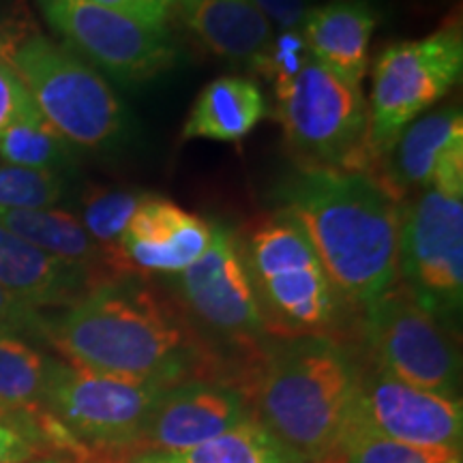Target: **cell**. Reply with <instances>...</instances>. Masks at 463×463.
<instances>
[{"instance_id": "12", "label": "cell", "mask_w": 463, "mask_h": 463, "mask_svg": "<svg viewBox=\"0 0 463 463\" xmlns=\"http://www.w3.org/2000/svg\"><path fill=\"white\" fill-rule=\"evenodd\" d=\"M45 20L116 82L142 84L174 65L167 31H155L92 0H39Z\"/></svg>"}, {"instance_id": "8", "label": "cell", "mask_w": 463, "mask_h": 463, "mask_svg": "<svg viewBox=\"0 0 463 463\" xmlns=\"http://www.w3.org/2000/svg\"><path fill=\"white\" fill-rule=\"evenodd\" d=\"M463 73L461 28L450 24L375 58L369 95V157H386L410 123L447 97Z\"/></svg>"}, {"instance_id": "16", "label": "cell", "mask_w": 463, "mask_h": 463, "mask_svg": "<svg viewBox=\"0 0 463 463\" xmlns=\"http://www.w3.org/2000/svg\"><path fill=\"white\" fill-rule=\"evenodd\" d=\"M389 189H433L463 198V114L457 106L422 114L397 137Z\"/></svg>"}, {"instance_id": "9", "label": "cell", "mask_w": 463, "mask_h": 463, "mask_svg": "<svg viewBox=\"0 0 463 463\" xmlns=\"http://www.w3.org/2000/svg\"><path fill=\"white\" fill-rule=\"evenodd\" d=\"M211 225V245L204 256L172 277L174 300L200 335L245 350L260 361L273 337L266 333L242 241L223 223Z\"/></svg>"}, {"instance_id": "27", "label": "cell", "mask_w": 463, "mask_h": 463, "mask_svg": "<svg viewBox=\"0 0 463 463\" xmlns=\"http://www.w3.org/2000/svg\"><path fill=\"white\" fill-rule=\"evenodd\" d=\"M62 195H65V181L61 174L9 164L0 165V208H15V211L54 208Z\"/></svg>"}, {"instance_id": "33", "label": "cell", "mask_w": 463, "mask_h": 463, "mask_svg": "<svg viewBox=\"0 0 463 463\" xmlns=\"http://www.w3.org/2000/svg\"><path fill=\"white\" fill-rule=\"evenodd\" d=\"M31 31L24 24L14 20H0V61H14L17 48L31 37Z\"/></svg>"}, {"instance_id": "4", "label": "cell", "mask_w": 463, "mask_h": 463, "mask_svg": "<svg viewBox=\"0 0 463 463\" xmlns=\"http://www.w3.org/2000/svg\"><path fill=\"white\" fill-rule=\"evenodd\" d=\"M167 386L75 367L58 358L43 399L50 453L78 463H114L131 455Z\"/></svg>"}, {"instance_id": "17", "label": "cell", "mask_w": 463, "mask_h": 463, "mask_svg": "<svg viewBox=\"0 0 463 463\" xmlns=\"http://www.w3.org/2000/svg\"><path fill=\"white\" fill-rule=\"evenodd\" d=\"M99 283L90 270L50 256L0 225V286L26 305L67 309Z\"/></svg>"}, {"instance_id": "11", "label": "cell", "mask_w": 463, "mask_h": 463, "mask_svg": "<svg viewBox=\"0 0 463 463\" xmlns=\"http://www.w3.org/2000/svg\"><path fill=\"white\" fill-rule=\"evenodd\" d=\"M402 288L450 331L463 309V200L425 189L402 213L397 245Z\"/></svg>"}, {"instance_id": "6", "label": "cell", "mask_w": 463, "mask_h": 463, "mask_svg": "<svg viewBox=\"0 0 463 463\" xmlns=\"http://www.w3.org/2000/svg\"><path fill=\"white\" fill-rule=\"evenodd\" d=\"M277 118L305 170H361L367 153L369 108L363 86L344 82L314 58L275 82Z\"/></svg>"}, {"instance_id": "32", "label": "cell", "mask_w": 463, "mask_h": 463, "mask_svg": "<svg viewBox=\"0 0 463 463\" xmlns=\"http://www.w3.org/2000/svg\"><path fill=\"white\" fill-rule=\"evenodd\" d=\"M270 24L281 31H300L311 0H253Z\"/></svg>"}, {"instance_id": "5", "label": "cell", "mask_w": 463, "mask_h": 463, "mask_svg": "<svg viewBox=\"0 0 463 463\" xmlns=\"http://www.w3.org/2000/svg\"><path fill=\"white\" fill-rule=\"evenodd\" d=\"M242 251L269 337H337L345 300L305 232L286 213L258 223L242 241Z\"/></svg>"}, {"instance_id": "28", "label": "cell", "mask_w": 463, "mask_h": 463, "mask_svg": "<svg viewBox=\"0 0 463 463\" xmlns=\"http://www.w3.org/2000/svg\"><path fill=\"white\" fill-rule=\"evenodd\" d=\"M37 412L0 416V463H26L48 453L37 427Z\"/></svg>"}, {"instance_id": "10", "label": "cell", "mask_w": 463, "mask_h": 463, "mask_svg": "<svg viewBox=\"0 0 463 463\" xmlns=\"http://www.w3.org/2000/svg\"><path fill=\"white\" fill-rule=\"evenodd\" d=\"M363 311L364 344L375 367L414 389L461 399V352L450 328L397 283Z\"/></svg>"}, {"instance_id": "34", "label": "cell", "mask_w": 463, "mask_h": 463, "mask_svg": "<svg viewBox=\"0 0 463 463\" xmlns=\"http://www.w3.org/2000/svg\"><path fill=\"white\" fill-rule=\"evenodd\" d=\"M26 463H71V461H65L61 459V457H52V455H43V457H37V459H31Z\"/></svg>"}, {"instance_id": "31", "label": "cell", "mask_w": 463, "mask_h": 463, "mask_svg": "<svg viewBox=\"0 0 463 463\" xmlns=\"http://www.w3.org/2000/svg\"><path fill=\"white\" fill-rule=\"evenodd\" d=\"M92 3L131 17L155 31H165L178 0H92Z\"/></svg>"}, {"instance_id": "23", "label": "cell", "mask_w": 463, "mask_h": 463, "mask_svg": "<svg viewBox=\"0 0 463 463\" xmlns=\"http://www.w3.org/2000/svg\"><path fill=\"white\" fill-rule=\"evenodd\" d=\"M56 361L33 341L0 333V408L11 412L42 410Z\"/></svg>"}, {"instance_id": "14", "label": "cell", "mask_w": 463, "mask_h": 463, "mask_svg": "<svg viewBox=\"0 0 463 463\" xmlns=\"http://www.w3.org/2000/svg\"><path fill=\"white\" fill-rule=\"evenodd\" d=\"M251 416V399L241 386L208 378L178 382L159 395L133 453L198 447Z\"/></svg>"}, {"instance_id": "13", "label": "cell", "mask_w": 463, "mask_h": 463, "mask_svg": "<svg viewBox=\"0 0 463 463\" xmlns=\"http://www.w3.org/2000/svg\"><path fill=\"white\" fill-rule=\"evenodd\" d=\"M373 436L425 449L461 450V399L414 389L372 363L363 364L354 408L344 438Z\"/></svg>"}, {"instance_id": "29", "label": "cell", "mask_w": 463, "mask_h": 463, "mask_svg": "<svg viewBox=\"0 0 463 463\" xmlns=\"http://www.w3.org/2000/svg\"><path fill=\"white\" fill-rule=\"evenodd\" d=\"M50 320L0 286V333L24 337L33 344H48Z\"/></svg>"}, {"instance_id": "3", "label": "cell", "mask_w": 463, "mask_h": 463, "mask_svg": "<svg viewBox=\"0 0 463 463\" xmlns=\"http://www.w3.org/2000/svg\"><path fill=\"white\" fill-rule=\"evenodd\" d=\"M363 363L339 337L273 339L249 382L253 419L309 463L339 447Z\"/></svg>"}, {"instance_id": "15", "label": "cell", "mask_w": 463, "mask_h": 463, "mask_svg": "<svg viewBox=\"0 0 463 463\" xmlns=\"http://www.w3.org/2000/svg\"><path fill=\"white\" fill-rule=\"evenodd\" d=\"M211 236V222L146 194L118 242V253L133 275L176 277L204 256Z\"/></svg>"}, {"instance_id": "26", "label": "cell", "mask_w": 463, "mask_h": 463, "mask_svg": "<svg viewBox=\"0 0 463 463\" xmlns=\"http://www.w3.org/2000/svg\"><path fill=\"white\" fill-rule=\"evenodd\" d=\"M324 463H461V450L425 449L386 438L352 436L341 439Z\"/></svg>"}, {"instance_id": "7", "label": "cell", "mask_w": 463, "mask_h": 463, "mask_svg": "<svg viewBox=\"0 0 463 463\" xmlns=\"http://www.w3.org/2000/svg\"><path fill=\"white\" fill-rule=\"evenodd\" d=\"M11 65L43 118L73 146L103 148L125 129V109L95 67L71 50L33 33Z\"/></svg>"}, {"instance_id": "24", "label": "cell", "mask_w": 463, "mask_h": 463, "mask_svg": "<svg viewBox=\"0 0 463 463\" xmlns=\"http://www.w3.org/2000/svg\"><path fill=\"white\" fill-rule=\"evenodd\" d=\"M0 159L9 165L61 174L73 161V144L37 108L0 131Z\"/></svg>"}, {"instance_id": "22", "label": "cell", "mask_w": 463, "mask_h": 463, "mask_svg": "<svg viewBox=\"0 0 463 463\" xmlns=\"http://www.w3.org/2000/svg\"><path fill=\"white\" fill-rule=\"evenodd\" d=\"M114 463H309L249 419L223 436L184 450H144Z\"/></svg>"}, {"instance_id": "21", "label": "cell", "mask_w": 463, "mask_h": 463, "mask_svg": "<svg viewBox=\"0 0 463 463\" xmlns=\"http://www.w3.org/2000/svg\"><path fill=\"white\" fill-rule=\"evenodd\" d=\"M264 116V92L253 80L219 78L195 99L184 123L183 137L239 142L262 123Z\"/></svg>"}, {"instance_id": "18", "label": "cell", "mask_w": 463, "mask_h": 463, "mask_svg": "<svg viewBox=\"0 0 463 463\" xmlns=\"http://www.w3.org/2000/svg\"><path fill=\"white\" fill-rule=\"evenodd\" d=\"M375 26L378 14L367 0H335L309 9L300 34L316 62L344 82L363 86Z\"/></svg>"}, {"instance_id": "1", "label": "cell", "mask_w": 463, "mask_h": 463, "mask_svg": "<svg viewBox=\"0 0 463 463\" xmlns=\"http://www.w3.org/2000/svg\"><path fill=\"white\" fill-rule=\"evenodd\" d=\"M48 345L62 361L118 378L178 382L222 380L219 354L195 331L176 300L142 275L101 281L48 324Z\"/></svg>"}, {"instance_id": "20", "label": "cell", "mask_w": 463, "mask_h": 463, "mask_svg": "<svg viewBox=\"0 0 463 463\" xmlns=\"http://www.w3.org/2000/svg\"><path fill=\"white\" fill-rule=\"evenodd\" d=\"M0 225L15 236L31 242L58 260L78 264L99 277L101 281L112 277L129 275L108 249H103L78 217L58 208H37V211H15L0 208Z\"/></svg>"}, {"instance_id": "2", "label": "cell", "mask_w": 463, "mask_h": 463, "mask_svg": "<svg viewBox=\"0 0 463 463\" xmlns=\"http://www.w3.org/2000/svg\"><path fill=\"white\" fill-rule=\"evenodd\" d=\"M281 211L347 307L364 309L395 286L402 208L384 183L363 170H303L283 187Z\"/></svg>"}, {"instance_id": "30", "label": "cell", "mask_w": 463, "mask_h": 463, "mask_svg": "<svg viewBox=\"0 0 463 463\" xmlns=\"http://www.w3.org/2000/svg\"><path fill=\"white\" fill-rule=\"evenodd\" d=\"M37 109L33 97L28 95L24 82L17 75L14 65L7 61H0V131L7 129L22 116Z\"/></svg>"}, {"instance_id": "35", "label": "cell", "mask_w": 463, "mask_h": 463, "mask_svg": "<svg viewBox=\"0 0 463 463\" xmlns=\"http://www.w3.org/2000/svg\"><path fill=\"white\" fill-rule=\"evenodd\" d=\"M11 412V410H5V408H0V416H7Z\"/></svg>"}, {"instance_id": "25", "label": "cell", "mask_w": 463, "mask_h": 463, "mask_svg": "<svg viewBox=\"0 0 463 463\" xmlns=\"http://www.w3.org/2000/svg\"><path fill=\"white\" fill-rule=\"evenodd\" d=\"M144 195L146 194L131 189H90L84 195L82 217H78L92 239L118 260L125 273H129V270L125 269L123 260H120L118 242L123 239L127 225H129L133 213L137 211Z\"/></svg>"}, {"instance_id": "19", "label": "cell", "mask_w": 463, "mask_h": 463, "mask_svg": "<svg viewBox=\"0 0 463 463\" xmlns=\"http://www.w3.org/2000/svg\"><path fill=\"white\" fill-rule=\"evenodd\" d=\"M174 11L206 50L225 61L253 67L273 42V24L253 0H178Z\"/></svg>"}]
</instances>
